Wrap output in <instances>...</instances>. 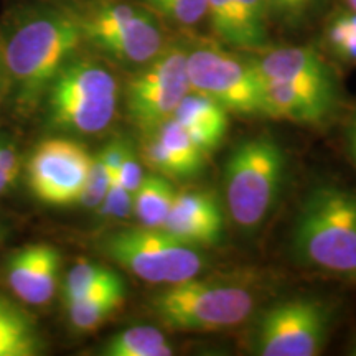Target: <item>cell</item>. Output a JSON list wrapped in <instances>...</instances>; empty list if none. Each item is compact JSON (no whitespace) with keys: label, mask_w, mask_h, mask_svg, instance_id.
Listing matches in <instances>:
<instances>
[{"label":"cell","mask_w":356,"mask_h":356,"mask_svg":"<svg viewBox=\"0 0 356 356\" xmlns=\"http://www.w3.org/2000/svg\"><path fill=\"white\" fill-rule=\"evenodd\" d=\"M83 35L66 6H40L22 12L0 42L3 70L17 106L25 113L43 101L60 70L78 55Z\"/></svg>","instance_id":"cell-1"},{"label":"cell","mask_w":356,"mask_h":356,"mask_svg":"<svg viewBox=\"0 0 356 356\" xmlns=\"http://www.w3.org/2000/svg\"><path fill=\"white\" fill-rule=\"evenodd\" d=\"M296 262L356 284V190L337 181L310 188L291 233Z\"/></svg>","instance_id":"cell-2"},{"label":"cell","mask_w":356,"mask_h":356,"mask_svg":"<svg viewBox=\"0 0 356 356\" xmlns=\"http://www.w3.org/2000/svg\"><path fill=\"white\" fill-rule=\"evenodd\" d=\"M88 43L102 56L124 66L149 63L165 48L162 22L131 0H74L66 3Z\"/></svg>","instance_id":"cell-3"},{"label":"cell","mask_w":356,"mask_h":356,"mask_svg":"<svg viewBox=\"0 0 356 356\" xmlns=\"http://www.w3.org/2000/svg\"><path fill=\"white\" fill-rule=\"evenodd\" d=\"M287 157L269 134L249 137L231 150L225 165V198L239 229L254 233L264 225L280 197Z\"/></svg>","instance_id":"cell-4"},{"label":"cell","mask_w":356,"mask_h":356,"mask_svg":"<svg viewBox=\"0 0 356 356\" xmlns=\"http://www.w3.org/2000/svg\"><path fill=\"white\" fill-rule=\"evenodd\" d=\"M43 99L51 129L95 136L114 121L119 83L101 61L74 55L53 79Z\"/></svg>","instance_id":"cell-5"},{"label":"cell","mask_w":356,"mask_h":356,"mask_svg":"<svg viewBox=\"0 0 356 356\" xmlns=\"http://www.w3.org/2000/svg\"><path fill=\"white\" fill-rule=\"evenodd\" d=\"M256 309V296L243 286L198 277L163 286L150 300V310L177 332H220L238 327Z\"/></svg>","instance_id":"cell-6"},{"label":"cell","mask_w":356,"mask_h":356,"mask_svg":"<svg viewBox=\"0 0 356 356\" xmlns=\"http://www.w3.org/2000/svg\"><path fill=\"white\" fill-rule=\"evenodd\" d=\"M99 249L122 269L155 286L198 277L207 267V257L198 248L180 241L163 228L129 226L104 236Z\"/></svg>","instance_id":"cell-7"},{"label":"cell","mask_w":356,"mask_h":356,"mask_svg":"<svg viewBox=\"0 0 356 356\" xmlns=\"http://www.w3.org/2000/svg\"><path fill=\"white\" fill-rule=\"evenodd\" d=\"M338 307L322 297L279 300L257 318L251 350L261 356H315L330 338Z\"/></svg>","instance_id":"cell-8"},{"label":"cell","mask_w":356,"mask_h":356,"mask_svg":"<svg viewBox=\"0 0 356 356\" xmlns=\"http://www.w3.org/2000/svg\"><path fill=\"white\" fill-rule=\"evenodd\" d=\"M190 91L216 101L228 113L264 115V81L252 60H243L218 42L186 44Z\"/></svg>","instance_id":"cell-9"},{"label":"cell","mask_w":356,"mask_h":356,"mask_svg":"<svg viewBox=\"0 0 356 356\" xmlns=\"http://www.w3.org/2000/svg\"><path fill=\"white\" fill-rule=\"evenodd\" d=\"M190 92L186 73V44H165L149 63L139 66L126 84L124 99L129 119L142 134L173 118Z\"/></svg>","instance_id":"cell-10"},{"label":"cell","mask_w":356,"mask_h":356,"mask_svg":"<svg viewBox=\"0 0 356 356\" xmlns=\"http://www.w3.org/2000/svg\"><path fill=\"white\" fill-rule=\"evenodd\" d=\"M92 155L70 139H48L33 150L26 178L33 197L50 207L78 204Z\"/></svg>","instance_id":"cell-11"},{"label":"cell","mask_w":356,"mask_h":356,"mask_svg":"<svg viewBox=\"0 0 356 356\" xmlns=\"http://www.w3.org/2000/svg\"><path fill=\"white\" fill-rule=\"evenodd\" d=\"M341 86L328 81H264V115L322 126L340 111Z\"/></svg>","instance_id":"cell-12"},{"label":"cell","mask_w":356,"mask_h":356,"mask_svg":"<svg viewBox=\"0 0 356 356\" xmlns=\"http://www.w3.org/2000/svg\"><path fill=\"white\" fill-rule=\"evenodd\" d=\"M61 254L51 244H30L7 259L6 284L29 305H44L60 286Z\"/></svg>","instance_id":"cell-13"},{"label":"cell","mask_w":356,"mask_h":356,"mask_svg":"<svg viewBox=\"0 0 356 356\" xmlns=\"http://www.w3.org/2000/svg\"><path fill=\"white\" fill-rule=\"evenodd\" d=\"M162 228L195 248L215 246L225 233V216L210 191H177Z\"/></svg>","instance_id":"cell-14"},{"label":"cell","mask_w":356,"mask_h":356,"mask_svg":"<svg viewBox=\"0 0 356 356\" xmlns=\"http://www.w3.org/2000/svg\"><path fill=\"white\" fill-rule=\"evenodd\" d=\"M262 81H328L337 73L314 48L289 47L252 58Z\"/></svg>","instance_id":"cell-15"},{"label":"cell","mask_w":356,"mask_h":356,"mask_svg":"<svg viewBox=\"0 0 356 356\" xmlns=\"http://www.w3.org/2000/svg\"><path fill=\"white\" fill-rule=\"evenodd\" d=\"M204 154H211L229 129V113L210 97L190 91L173 114Z\"/></svg>","instance_id":"cell-16"},{"label":"cell","mask_w":356,"mask_h":356,"mask_svg":"<svg viewBox=\"0 0 356 356\" xmlns=\"http://www.w3.org/2000/svg\"><path fill=\"white\" fill-rule=\"evenodd\" d=\"M175 193L170 178L157 172L145 173L139 188L132 195V213L139 225L147 228H162Z\"/></svg>","instance_id":"cell-17"},{"label":"cell","mask_w":356,"mask_h":356,"mask_svg":"<svg viewBox=\"0 0 356 356\" xmlns=\"http://www.w3.org/2000/svg\"><path fill=\"white\" fill-rule=\"evenodd\" d=\"M42 340L33 320L12 302L0 299V356H35Z\"/></svg>","instance_id":"cell-18"},{"label":"cell","mask_w":356,"mask_h":356,"mask_svg":"<svg viewBox=\"0 0 356 356\" xmlns=\"http://www.w3.org/2000/svg\"><path fill=\"white\" fill-rule=\"evenodd\" d=\"M126 300V284L102 289L65 305L71 327L78 332H92L113 317Z\"/></svg>","instance_id":"cell-19"},{"label":"cell","mask_w":356,"mask_h":356,"mask_svg":"<svg viewBox=\"0 0 356 356\" xmlns=\"http://www.w3.org/2000/svg\"><path fill=\"white\" fill-rule=\"evenodd\" d=\"M104 356H170L173 346L155 327H131L114 333L99 348Z\"/></svg>","instance_id":"cell-20"},{"label":"cell","mask_w":356,"mask_h":356,"mask_svg":"<svg viewBox=\"0 0 356 356\" xmlns=\"http://www.w3.org/2000/svg\"><path fill=\"white\" fill-rule=\"evenodd\" d=\"M124 284V279L111 267L99 262H78L66 274L61 284V299L63 305L83 299L89 293L102 291V289Z\"/></svg>","instance_id":"cell-21"},{"label":"cell","mask_w":356,"mask_h":356,"mask_svg":"<svg viewBox=\"0 0 356 356\" xmlns=\"http://www.w3.org/2000/svg\"><path fill=\"white\" fill-rule=\"evenodd\" d=\"M152 132L160 144L165 147L167 152L184 167L186 178H193L202 173L208 155L195 144L188 131L175 118L167 119Z\"/></svg>","instance_id":"cell-22"},{"label":"cell","mask_w":356,"mask_h":356,"mask_svg":"<svg viewBox=\"0 0 356 356\" xmlns=\"http://www.w3.org/2000/svg\"><path fill=\"white\" fill-rule=\"evenodd\" d=\"M267 3L266 0H234L236 25H238L239 48L259 50L269 38L267 32Z\"/></svg>","instance_id":"cell-23"},{"label":"cell","mask_w":356,"mask_h":356,"mask_svg":"<svg viewBox=\"0 0 356 356\" xmlns=\"http://www.w3.org/2000/svg\"><path fill=\"white\" fill-rule=\"evenodd\" d=\"M325 40L337 60L356 65V12L345 7L333 13L325 29Z\"/></svg>","instance_id":"cell-24"},{"label":"cell","mask_w":356,"mask_h":356,"mask_svg":"<svg viewBox=\"0 0 356 356\" xmlns=\"http://www.w3.org/2000/svg\"><path fill=\"white\" fill-rule=\"evenodd\" d=\"M137 2L154 12L160 20L185 29L198 25L207 15L204 0H137Z\"/></svg>","instance_id":"cell-25"},{"label":"cell","mask_w":356,"mask_h":356,"mask_svg":"<svg viewBox=\"0 0 356 356\" xmlns=\"http://www.w3.org/2000/svg\"><path fill=\"white\" fill-rule=\"evenodd\" d=\"M207 2V15L213 37L218 43L239 48L238 25H236L234 0H204Z\"/></svg>","instance_id":"cell-26"},{"label":"cell","mask_w":356,"mask_h":356,"mask_svg":"<svg viewBox=\"0 0 356 356\" xmlns=\"http://www.w3.org/2000/svg\"><path fill=\"white\" fill-rule=\"evenodd\" d=\"M109 185L111 175L104 165V162H102L101 155H92L91 165H89V172L78 204H81L83 208H88V210H97L102 200H104L106 193H108Z\"/></svg>","instance_id":"cell-27"},{"label":"cell","mask_w":356,"mask_h":356,"mask_svg":"<svg viewBox=\"0 0 356 356\" xmlns=\"http://www.w3.org/2000/svg\"><path fill=\"white\" fill-rule=\"evenodd\" d=\"M97 210L104 218L126 220L132 215V193L124 188L118 180H111L108 193Z\"/></svg>","instance_id":"cell-28"},{"label":"cell","mask_w":356,"mask_h":356,"mask_svg":"<svg viewBox=\"0 0 356 356\" xmlns=\"http://www.w3.org/2000/svg\"><path fill=\"white\" fill-rule=\"evenodd\" d=\"M144 175L145 173L142 170V162L136 157L132 149H129V152L124 157L121 167H119V170L113 180H118L124 188L134 195V191L139 188V185L142 184Z\"/></svg>","instance_id":"cell-29"},{"label":"cell","mask_w":356,"mask_h":356,"mask_svg":"<svg viewBox=\"0 0 356 356\" xmlns=\"http://www.w3.org/2000/svg\"><path fill=\"white\" fill-rule=\"evenodd\" d=\"M0 170L13 185L20 177V159L10 142L0 139Z\"/></svg>","instance_id":"cell-30"},{"label":"cell","mask_w":356,"mask_h":356,"mask_svg":"<svg viewBox=\"0 0 356 356\" xmlns=\"http://www.w3.org/2000/svg\"><path fill=\"white\" fill-rule=\"evenodd\" d=\"M267 7L274 10L287 13V15H296V13L304 12L310 6L312 0H266Z\"/></svg>","instance_id":"cell-31"},{"label":"cell","mask_w":356,"mask_h":356,"mask_svg":"<svg viewBox=\"0 0 356 356\" xmlns=\"http://www.w3.org/2000/svg\"><path fill=\"white\" fill-rule=\"evenodd\" d=\"M346 145H348V154L356 167V113L353 114V118H351V121L348 124V131H346Z\"/></svg>","instance_id":"cell-32"},{"label":"cell","mask_w":356,"mask_h":356,"mask_svg":"<svg viewBox=\"0 0 356 356\" xmlns=\"http://www.w3.org/2000/svg\"><path fill=\"white\" fill-rule=\"evenodd\" d=\"M10 186H12V184H10V181H8V178L3 175L2 170H0V197H2L3 193H7Z\"/></svg>","instance_id":"cell-33"},{"label":"cell","mask_w":356,"mask_h":356,"mask_svg":"<svg viewBox=\"0 0 356 356\" xmlns=\"http://www.w3.org/2000/svg\"><path fill=\"white\" fill-rule=\"evenodd\" d=\"M343 3H345V7H348V8H351V10L356 12V0H343Z\"/></svg>","instance_id":"cell-34"},{"label":"cell","mask_w":356,"mask_h":356,"mask_svg":"<svg viewBox=\"0 0 356 356\" xmlns=\"http://www.w3.org/2000/svg\"><path fill=\"white\" fill-rule=\"evenodd\" d=\"M6 76V70H3V58H2V50H0V79Z\"/></svg>","instance_id":"cell-35"},{"label":"cell","mask_w":356,"mask_h":356,"mask_svg":"<svg viewBox=\"0 0 356 356\" xmlns=\"http://www.w3.org/2000/svg\"><path fill=\"white\" fill-rule=\"evenodd\" d=\"M350 355H353V356H356V338H355L353 345H351V346H350Z\"/></svg>","instance_id":"cell-36"},{"label":"cell","mask_w":356,"mask_h":356,"mask_svg":"<svg viewBox=\"0 0 356 356\" xmlns=\"http://www.w3.org/2000/svg\"><path fill=\"white\" fill-rule=\"evenodd\" d=\"M0 234H2V233H0Z\"/></svg>","instance_id":"cell-37"}]
</instances>
